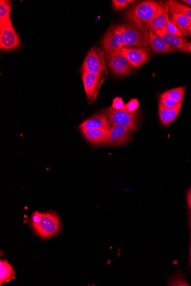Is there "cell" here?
Masks as SVG:
<instances>
[{
	"instance_id": "cell-1",
	"label": "cell",
	"mask_w": 191,
	"mask_h": 286,
	"mask_svg": "<svg viewBox=\"0 0 191 286\" xmlns=\"http://www.w3.org/2000/svg\"><path fill=\"white\" fill-rule=\"evenodd\" d=\"M31 226L39 236L47 239L59 233L61 224L54 214L36 212L32 215Z\"/></svg>"
},
{
	"instance_id": "cell-2",
	"label": "cell",
	"mask_w": 191,
	"mask_h": 286,
	"mask_svg": "<svg viewBox=\"0 0 191 286\" xmlns=\"http://www.w3.org/2000/svg\"><path fill=\"white\" fill-rule=\"evenodd\" d=\"M162 4L161 2L144 1L130 8L125 13V19L146 27Z\"/></svg>"
},
{
	"instance_id": "cell-3",
	"label": "cell",
	"mask_w": 191,
	"mask_h": 286,
	"mask_svg": "<svg viewBox=\"0 0 191 286\" xmlns=\"http://www.w3.org/2000/svg\"><path fill=\"white\" fill-rule=\"evenodd\" d=\"M117 26L123 33L124 48L147 47L149 44L148 32L146 27L133 22Z\"/></svg>"
},
{
	"instance_id": "cell-4",
	"label": "cell",
	"mask_w": 191,
	"mask_h": 286,
	"mask_svg": "<svg viewBox=\"0 0 191 286\" xmlns=\"http://www.w3.org/2000/svg\"><path fill=\"white\" fill-rule=\"evenodd\" d=\"M82 72L106 77L108 73H107L104 51L96 47L92 48L88 53L84 62Z\"/></svg>"
},
{
	"instance_id": "cell-5",
	"label": "cell",
	"mask_w": 191,
	"mask_h": 286,
	"mask_svg": "<svg viewBox=\"0 0 191 286\" xmlns=\"http://www.w3.org/2000/svg\"><path fill=\"white\" fill-rule=\"evenodd\" d=\"M111 126H119L132 130L137 129V112H128L125 110H117L112 107L103 111Z\"/></svg>"
},
{
	"instance_id": "cell-6",
	"label": "cell",
	"mask_w": 191,
	"mask_h": 286,
	"mask_svg": "<svg viewBox=\"0 0 191 286\" xmlns=\"http://www.w3.org/2000/svg\"><path fill=\"white\" fill-rule=\"evenodd\" d=\"M102 46L106 56L122 51L124 48L123 33L117 25L112 26L107 31Z\"/></svg>"
},
{
	"instance_id": "cell-7",
	"label": "cell",
	"mask_w": 191,
	"mask_h": 286,
	"mask_svg": "<svg viewBox=\"0 0 191 286\" xmlns=\"http://www.w3.org/2000/svg\"><path fill=\"white\" fill-rule=\"evenodd\" d=\"M21 41L11 21L0 23V48L11 50L18 48Z\"/></svg>"
},
{
	"instance_id": "cell-8",
	"label": "cell",
	"mask_w": 191,
	"mask_h": 286,
	"mask_svg": "<svg viewBox=\"0 0 191 286\" xmlns=\"http://www.w3.org/2000/svg\"><path fill=\"white\" fill-rule=\"evenodd\" d=\"M82 78L87 99L90 104L94 102L99 93V89L105 77L96 74L82 72Z\"/></svg>"
},
{
	"instance_id": "cell-9",
	"label": "cell",
	"mask_w": 191,
	"mask_h": 286,
	"mask_svg": "<svg viewBox=\"0 0 191 286\" xmlns=\"http://www.w3.org/2000/svg\"><path fill=\"white\" fill-rule=\"evenodd\" d=\"M106 59L108 66L116 75L122 76L132 70V65L122 51L106 56Z\"/></svg>"
},
{
	"instance_id": "cell-10",
	"label": "cell",
	"mask_w": 191,
	"mask_h": 286,
	"mask_svg": "<svg viewBox=\"0 0 191 286\" xmlns=\"http://www.w3.org/2000/svg\"><path fill=\"white\" fill-rule=\"evenodd\" d=\"M132 129L122 127V126H111L103 144L108 146H119L125 142L129 138Z\"/></svg>"
},
{
	"instance_id": "cell-11",
	"label": "cell",
	"mask_w": 191,
	"mask_h": 286,
	"mask_svg": "<svg viewBox=\"0 0 191 286\" xmlns=\"http://www.w3.org/2000/svg\"><path fill=\"white\" fill-rule=\"evenodd\" d=\"M123 54L134 68H138L150 59V49L147 48H124Z\"/></svg>"
},
{
	"instance_id": "cell-12",
	"label": "cell",
	"mask_w": 191,
	"mask_h": 286,
	"mask_svg": "<svg viewBox=\"0 0 191 286\" xmlns=\"http://www.w3.org/2000/svg\"><path fill=\"white\" fill-rule=\"evenodd\" d=\"M169 13V2L162 3L159 10L148 23L146 29L154 33L164 29L167 23L170 21Z\"/></svg>"
},
{
	"instance_id": "cell-13",
	"label": "cell",
	"mask_w": 191,
	"mask_h": 286,
	"mask_svg": "<svg viewBox=\"0 0 191 286\" xmlns=\"http://www.w3.org/2000/svg\"><path fill=\"white\" fill-rule=\"evenodd\" d=\"M172 47L183 52L191 54V42L184 38L168 34L163 30L155 32Z\"/></svg>"
},
{
	"instance_id": "cell-14",
	"label": "cell",
	"mask_w": 191,
	"mask_h": 286,
	"mask_svg": "<svg viewBox=\"0 0 191 286\" xmlns=\"http://www.w3.org/2000/svg\"><path fill=\"white\" fill-rule=\"evenodd\" d=\"M148 43L151 49L157 53H170L174 52L176 49L170 46L161 37L154 32H148Z\"/></svg>"
},
{
	"instance_id": "cell-15",
	"label": "cell",
	"mask_w": 191,
	"mask_h": 286,
	"mask_svg": "<svg viewBox=\"0 0 191 286\" xmlns=\"http://www.w3.org/2000/svg\"><path fill=\"white\" fill-rule=\"evenodd\" d=\"M111 128V125L108 119L104 114H99L91 117V119L84 121L80 126L81 130Z\"/></svg>"
},
{
	"instance_id": "cell-16",
	"label": "cell",
	"mask_w": 191,
	"mask_h": 286,
	"mask_svg": "<svg viewBox=\"0 0 191 286\" xmlns=\"http://www.w3.org/2000/svg\"><path fill=\"white\" fill-rule=\"evenodd\" d=\"M183 102H181L173 108H168L159 103V117L161 124L168 125L174 122L178 117Z\"/></svg>"
},
{
	"instance_id": "cell-17",
	"label": "cell",
	"mask_w": 191,
	"mask_h": 286,
	"mask_svg": "<svg viewBox=\"0 0 191 286\" xmlns=\"http://www.w3.org/2000/svg\"><path fill=\"white\" fill-rule=\"evenodd\" d=\"M110 129L83 130L81 132L86 139L90 142L98 144L103 143Z\"/></svg>"
},
{
	"instance_id": "cell-18",
	"label": "cell",
	"mask_w": 191,
	"mask_h": 286,
	"mask_svg": "<svg viewBox=\"0 0 191 286\" xmlns=\"http://www.w3.org/2000/svg\"><path fill=\"white\" fill-rule=\"evenodd\" d=\"M170 21L174 23L184 36L189 35V28L191 21L188 18L181 14H174L171 15Z\"/></svg>"
},
{
	"instance_id": "cell-19",
	"label": "cell",
	"mask_w": 191,
	"mask_h": 286,
	"mask_svg": "<svg viewBox=\"0 0 191 286\" xmlns=\"http://www.w3.org/2000/svg\"><path fill=\"white\" fill-rule=\"evenodd\" d=\"M169 2V13L171 15L174 14H181L187 18L191 21V8L184 6L182 4L174 1V0H170Z\"/></svg>"
},
{
	"instance_id": "cell-20",
	"label": "cell",
	"mask_w": 191,
	"mask_h": 286,
	"mask_svg": "<svg viewBox=\"0 0 191 286\" xmlns=\"http://www.w3.org/2000/svg\"><path fill=\"white\" fill-rule=\"evenodd\" d=\"M0 282L1 285L3 283L8 282L13 278L14 271L12 266L6 260L1 261L0 263Z\"/></svg>"
},
{
	"instance_id": "cell-21",
	"label": "cell",
	"mask_w": 191,
	"mask_h": 286,
	"mask_svg": "<svg viewBox=\"0 0 191 286\" xmlns=\"http://www.w3.org/2000/svg\"><path fill=\"white\" fill-rule=\"evenodd\" d=\"M186 87H179L172 89L161 94L160 97H165L171 98L177 102H182L184 99L186 91Z\"/></svg>"
},
{
	"instance_id": "cell-22",
	"label": "cell",
	"mask_w": 191,
	"mask_h": 286,
	"mask_svg": "<svg viewBox=\"0 0 191 286\" xmlns=\"http://www.w3.org/2000/svg\"><path fill=\"white\" fill-rule=\"evenodd\" d=\"M11 9V2L8 0L0 1V23L11 21L10 17Z\"/></svg>"
},
{
	"instance_id": "cell-23",
	"label": "cell",
	"mask_w": 191,
	"mask_h": 286,
	"mask_svg": "<svg viewBox=\"0 0 191 286\" xmlns=\"http://www.w3.org/2000/svg\"><path fill=\"white\" fill-rule=\"evenodd\" d=\"M163 30L170 35L181 37H184V35L182 33H181L178 28L176 26L174 23L172 22L170 20L167 23L166 26Z\"/></svg>"
},
{
	"instance_id": "cell-24",
	"label": "cell",
	"mask_w": 191,
	"mask_h": 286,
	"mask_svg": "<svg viewBox=\"0 0 191 286\" xmlns=\"http://www.w3.org/2000/svg\"><path fill=\"white\" fill-rule=\"evenodd\" d=\"M112 2H113V7L115 10L120 11L135 1H133V0H114Z\"/></svg>"
},
{
	"instance_id": "cell-25",
	"label": "cell",
	"mask_w": 191,
	"mask_h": 286,
	"mask_svg": "<svg viewBox=\"0 0 191 286\" xmlns=\"http://www.w3.org/2000/svg\"><path fill=\"white\" fill-rule=\"evenodd\" d=\"M139 102L137 99L130 100L127 104H125V110L130 113L135 112L139 108Z\"/></svg>"
},
{
	"instance_id": "cell-26",
	"label": "cell",
	"mask_w": 191,
	"mask_h": 286,
	"mask_svg": "<svg viewBox=\"0 0 191 286\" xmlns=\"http://www.w3.org/2000/svg\"><path fill=\"white\" fill-rule=\"evenodd\" d=\"M159 103L163 106L168 107V108H173L179 104L178 102L171 99V98L165 97H160Z\"/></svg>"
},
{
	"instance_id": "cell-27",
	"label": "cell",
	"mask_w": 191,
	"mask_h": 286,
	"mask_svg": "<svg viewBox=\"0 0 191 286\" xmlns=\"http://www.w3.org/2000/svg\"><path fill=\"white\" fill-rule=\"evenodd\" d=\"M125 104L122 98L116 97L113 100V105L112 107L113 109L117 110H124Z\"/></svg>"
},
{
	"instance_id": "cell-28",
	"label": "cell",
	"mask_w": 191,
	"mask_h": 286,
	"mask_svg": "<svg viewBox=\"0 0 191 286\" xmlns=\"http://www.w3.org/2000/svg\"><path fill=\"white\" fill-rule=\"evenodd\" d=\"M169 285L189 286V285L183 277H181V276H176L175 278L172 279L169 283Z\"/></svg>"
},
{
	"instance_id": "cell-29",
	"label": "cell",
	"mask_w": 191,
	"mask_h": 286,
	"mask_svg": "<svg viewBox=\"0 0 191 286\" xmlns=\"http://www.w3.org/2000/svg\"><path fill=\"white\" fill-rule=\"evenodd\" d=\"M187 203L189 206V208L191 211V187L188 190L187 193Z\"/></svg>"
},
{
	"instance_id": "cell-30",
	"label": "cell",
	"mask_w": 191,
	"mask_h": 286,
	"mask_svg": "<svg viewBox=\"0 0 191 286\" xmlns=\"http://www.w3.org/2000/svg\"><path fill=\"white\" fill-rule=\"evenodd\" d=\"M189 265L191 266V235H190V254L189 259Z\"/></svg>"
},
{
	"instance_id": "cell-31",
	"label": "cell",
	"mask_w": 191,
	"mask_h": 286,
	"mask_svg": "<svg viewBox=\"0 0 191 286\" xmlns=\"http://www.w3.org/2000/svg\"><path fill=\"white\" fill-rule=\"evenodd\" d=\"M183 2L191 6V0H183Z\"/></svg>"
},
{
	"instance_id": "cell-32",
	"label": "cell",
	"mask_w": 191,
	"mask_h": 286,
	"mask_svg": "<svg viewBox=\"0 0 191 286\" xmlns=\"http://www.w3.org/2000/svg\"><path fill=\"white\" fill-rule=\"evenodd\" d=\"M189 35L191 37V23H190V25L189 28Z\"/></svg>"
},
{
	"instance_id": "cell-33",
	"label": "cell",
	"mask_w": 191,
	"mask_h": 286,
	"mask_svg": "<svg viewBox=\"0 0 191 286\" xmlns=\"http://www.w3.org/2000/svg\"><path fill=\"white\" fill-rule=\"evenodd\" d=\"M189 225H190V228L191 229V214L189 216Z\"/></svg>"
}]
</instances>
